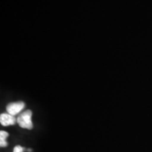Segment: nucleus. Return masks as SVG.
Listing matches in <instances>:
<instances>
[{
    "label": "nucleus",
    "mask_w": 152,
    "mask_h": 152,
    "mask_svg": "<svg viewBox=\"0 0 152 152\" xmlns=\"http://www.w3.org/2000/svg\"><path fill=\"white\" fill-rule=\"evenodd\" d=\"M32 115H33V113L30 110H27L20 114V115L17 118V122L19 126L21 127L22 128L28 129V130L33 129V124L31 120Z\"/></svg>",
    "instance_id": "1"
},
{
    "label": "nucleus",
    "mask_w": 152,
    "mask_h": 152,
    "mask_svg": "<svg viewBox=\"0 0 152 152\" xmlns=\"http://www.w3.org/2000/svg\"><path fill=\"white\" fill-rule=\"evenodd\" d=\"M25 107V103L23 102H17L10 103L7 105V111L8 113L12 115H16L20 113Z\"/></svg>",
    "instance_id": "2"
},
{
    "label": "nucleus",
    "mask_w": 152,
    "mask_h": 152,
    "mask_svg": "<svg viewBox=\"0 0 152 152\" xmlns=\"http://www.w3.org/2000/svg\"><path fill=\"white\" fill-rule=\"evenodd\" d=\"M0 122L4 126L14 125L16 122V119L14 115L9 113H1L0 115Z\"/></svg>",
    "instance_id": "3"
},
{
    "label": "nucleus",
    "mask_w": 152,
    "mask_h": 152,
    "mask_svg": "<svg viewBox=\"0 0 152 152\" xmlns=\"http://www.w3.org/2000/svg\"><path fill=\"white\" fill-rule=\"evenodd\" d=\"M8 136V132L2 130L0 132V146H1V147H5L7 146V142H6V138Z\"/></svg>",
    "instance_id": "4"
},
{
    "label": "nucleus",
    "mask_w": 152,
    "mask_h": 152,
    "mask_svg": "<svg viewBox=\"0 0 152 152\" xmlns=\"http://www.w3.org/2000/svg\"><path fill=\"white\" fill-rule=\"evenodd\" d=\"M23 148L22 147H20V146H16V147H14V151L13 152H23Z\"/></svg>",
    "instance_id": "5"
}]
</instances>
